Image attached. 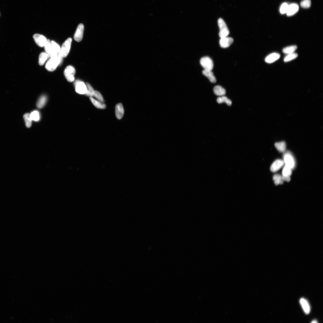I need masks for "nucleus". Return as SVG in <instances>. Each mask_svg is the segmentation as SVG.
Wrapping results in <instances>:
<instances>
[{"label": "nucleus", "instance_id": "nucleus-1", "mask_svg": "<svg viewBox=\"0 0 323 323\" xmlns=\"http://www.w3.org/2000/svg\"><path fill=\"white\" fill-rule=\"evenodd\" d=\"M62 58L60 55V52L57 56L51 58L46 64L45 66L46 69L50 71H52L55 70L61 62Z\"/></svg>", "mask_w": 323, "mask_h": 323}, {"label": "nucleus", "instance_id": "nucleus-2", "mask_svg": "<svg viewBox=\"0 0 323 323\" xmlns=\"http://www.w3.org/2000/svg\"><path fill=\"white\" fill-rule=\"evenodd\" d=\"M71 42V39L69 38L63 44L60 52V55L62 58H66L68 55L70 51Z\"/></svg>", "mask_w": 323, "mask_h": 323}, {"label": "nucleus", "instance_id": "nucleus-3", "mask_svg": "<svg viewBox=\"0 0 323 323\" xmlns=\"http://www.w3.org/2000/svg\"><path fill=\"white\" fill-rule=\"evenodd\" d=\"M218 24L220 30L219 37L221 38L227 37L229 34V31L225 22L220 18L218 20Z\"/></svg>", "mask_w": 323, "mask_h": 323}, {"label": "nucleus", "instance_id": "nucleus-4", "mask_svg": "<svg viewBox=\"0 0 323 323\" xmlns=\"http://www.w3.org/2000/svg\"><path fill=\"white\" fill-rule=\"evenodd\" d=\"M75 73V68L71 66H67L64 71V76L68 81L69 82H72L74 81Z\"/></svg>", "mask_w": 323, "mask_h": 323}, {"label": "nucleus", "instance_id": "nucleus-5", "mask_svg": "<svg viewBox=\"0 0 323 323\" xmlns=\"http://www.w3.org/2000/svg\"><path fill=\"white\" fill-rule=\"evenodd\" d=\"M200 64L204 70L212 71L213 68V63L212 59L208 57L202 58L200 60Z\"/></svg>", "mask_w": 323, "mask_h": 323}, {"label": "nucleus", "instance_id": "nucleus-6", "mask_svg": "<svg viewBox=\"0 0 323 323\" xmlns=\"http://www.w3.org/2000/svg\"><path fill=\"white\" fill-rule=\"evenodd\" d=\"M35 42L39 46L44 47L46 44L47 39L44 36L39 34H35L33 36Z\"/></svg>", "mask_w": 323, "mask_h": 323}, {"label": "nucleus", "instance_id": "nucleus-7", "mask_svg": "<svg viewBox=\"0 0 323 323\" xmlns=\"http://www.w3.org/2000/svg\"><path fill=\"white\" fill-rule=\"evenodd\" d=\"M284 156V162L285 166L292 169L294 167L295 162L292 156L289 152H287Z\"/></svg>", "mask_w": 323, "mask_h": 323}, {"label": "nucleus", "instance_id": "nucleus-8", "mask_svg": "<svg viewBox=\"0 0 323 323\" xmlns=\"http://www.w3.org/2000/svg\"><path fill=\"white\" fill-rule=\"evenodd\" d=\"M84 26L82 24H79L74 35V39L78 42L81 41L83 38Z\"/></svg>", "mask_w": 323, "mask_h": 323}, {"label": "nucleus", "instance_id": "nucleus-9", "mask_svg": "<svg viewBox=\"0 0 323 323\" xmlns=\"http://www.w3.org/2000/svg\"><path fill=\"white\" fill-rule=\"evenodd\" d=\"M76 89V92L80 94H85L87 91V87L84 83L78 81L75 83Z\"/></svg>", "mask_w": 323, "mask_h": 323}, {"label": "nucleus", "instance_id": "nucleus-10", "mask_svg": "<svg viewBox=\"0 0 323 323\" xmlns=\"http://www.w3.org/2000/svg\"><path fill=\"white\" fill-rule=\"evenodd\" d=\"M233 41L234 40L231 38L226 37L221 38L220 41V45L222 48H227L229 47Z\"/></svg>", "mask_w": 323, "mask_h": 323}, {"label": "nucleus", "instance_id": "nucleus-11", "mask_svg": "<svg viewBox=\"0 0 323 323\" xmlns=\"http://www.w3.org/2000/svg\"><path fill=\"white\" fill-rule=\"evenodd\" d=\"M284 161L282 160L278 159L275 161L272 165L271 170L273 172L279 171L284 164Z\"/></svg>", "mask_w": 323, "mask_h": 323}, {"label": "nucleus", "instance_id": "nucleus-12", "mask_svg": "<svg viewBox=\"0 0 323 323\" xmlns=\"http://www.w3.org/2000/svg\"><path fill=\"white\" fill-rule=\"evenodd\" d=\"M280 57L279 54L273 53L268 56L265 59V61L268 63H273L278 60Z\"/></svg>", "mask_w": 323, "mask_h": 323}, {"label": "nucleus", "instance_id": "nucleus-13", "mask_svg": "<svg viewBox=\"0 0 323 323\" xmlns=\"http://www.w3.org/2000/svg\"><path fill=\"white\" fill-rule=\"evenodd\" d=\"M52 53L50 56V57L52 58L57 56L60 52L61 48L55 42L52 41L51 42Z\"/></svg>", "mask_w": 323, "mask_h": 323}, {"label": "nucleus", "instance_id": "nucleus-14", "mask_svg": "<svg viewBox=\"0 0 323 323\" xmlns=\"http://www.w3.org/2000/svg\"><path fill=\"white\" fill-rule=\"evenodd\" d=\"M300 302L304 313L306 314H309L311 311V308L308 301L302 298L300 299Z\"/></svg>", "mask_w": 323, "mask_h": 323}, {"label": "nucleus", "instance_id": "nucleus-15", "mask_svg": "<svg viewBox=\"0 0 323 323\" xmlns=\"http://www.w3.org/2000/svg\"><path fill=\"white\" fill-rule=\"evenodd\" d=\"M116 115V118L119 119H121L123 117L124 113V111L122 104L119 103L117 104L115 108Z\"/></svg>", "mask_w": 323, "mask_h": 323}, {"label": "nucleus", "instance_id": "nucleus-16", "mask_svg": "<svg viewBox=\"0 0 323 323\" xmlns=\"http://www.w3.org/2000/svg\"><path fill=\"white\" fill-rule=\"evenodd\" d=\"M299 7L296 4H292L289 5L288 11L287 12V15L290 16L294 14L298 11Z\"/></svg>", "mask_w": 323, "mask_h": 323}, {"label": "nucleus", "instance_id": "nucleus-17", "mask_svg": "<svg viewBox=\"0 0 323 323\" xmlns=\"http://www.w3.org/2000/svg\"><path fill=\"white\" fill-rule=\"evenodd\" d=\"M213 91L215 95L219 96H224L226 93L225 89L219 85L215 86L214 88Z\"/></svg>", "mask_w": 323, "mask_h": 323}, {"label": "nucleus", "instance_id": "nucleus-18", "mask_svg": "<svg viewBox=\"0 0 323 323\" xmlns=\"http://www.w3.org/2000/svg\"><path fill=\"white\" fill-rule=\"evenodd\" d=\"M203 74L207 77L212 83H216L217 80L211 71L204 70L202 71Z\"/></svg>", "mask_w": 323, "mask_h": 323}, {"label": "nucleus", "instance_id": "nucleus-19", "mask_svg": "<svg viewBox=\"0 0 323 323\" xmlns=\"http://www.w3.org/2000/svg\"><path fill=\"white\" fill-rule=\"evenodd\" d=\"M50 57V56L46 52L41 53L39 58V64L40 66L43 65L46 61Z\"/></svg>", "mask_w": 323, "mask_h": 323}, {"label": "nucleus", "instance_id": "nucleus-20", "mask_svg": "<svg viewBox=\"0 0 323 323\" xmlns=\"http://www.w3.org/2000/svg\"><path fill=\"white\" fill-rule=\"evenodd\" d=\"M90 99L94 106L99 109H105L106 108V105L98 101L92 97H90Z\"/></svg>", "mask_w": 323, "mask_h": 323}, {"label": "nucleus", "instance_id": "nucleus-21", "mask_svg": "<svg viewBox=\"0 0 323 323\" xmlns=\"http://www.w3.org/2000/svg\"><path fill=\"white\" fill-rule=\"evenodd\" d=\"M275 146L277 149L280 152H285L286 149V143L284 141L276 142Z\"/></svg>", "mask_w": 323, "mask_h": 323}, {"label": "nucleus", "instance_id": "nucleus-22", "mask_svg": "<svg viewBox=\"0 0 323 323\" xmlns=\"http://www.w3.org/2000/svg\"><path fill=\"white\" fill-rule=\"evenodd\" d=\"M47 100V98L46 96L43 95L39 99L37 103V106L39 109H41L45 105Z\"/></svg>", "mask_w": 323, "mask_h": 323}, {"label": "nucleus", "instance_id": "nucleus-23", "mask_svg": "<svg viewBox=\"0 0 323 323\" xmlns=\"http://www.w3.org/2000/svg\"><path fill=\"white\" fill-rule=\"evenodd\" d=\"M273 179L274 181V184L276 185L282 184L283 183L284 181L282 179V176L279 174H277L274 175L273 176Z\"/></svg>", "mask_w": 323, "mask_h": 323}, {"label": "nucleus", "instance_id": "nucleus-24", "mask_svg": "<svg viewBox=\"0 0 323 323\" xmlns=\"http://www.w3.org/2000/svg\"><path fill=\"white\" fill-rule=\"evenodd\" d=\"M297 49V46H291L284 48L283 49V52L285 54H288L294 52Z\"/></svg>", "mask_w": 323, "mask_h": 323}, {"label": "nucleus", "instance_id": "nucleus-25", "mask_svg": "<svg viewBox=\"0 0 323 323\" xmlns=\"http://www.w3.org/2000/svg\"><path fill=\"white\" fill-rule=\"evenodd\" d=\"M24 118L26 127L27 128H30L31 126L32 120L30 116V114L29 113L25 114L24 115Z\"/></svg>", "mask_w": 323, "mask_h": 323}, {"label": "nucleus", "instance_id": "nucleus-26", "mask_svg": "<svg viewBox=\"0 0 323 323\" xmlns=\"http://www.w3.org/2000/svg\"><path fill=\"white\" fill-rule=\"evenodd\" d=\"M217 101L219 104H221L224 102L229 106H231L232 104V102L231 100L228 99L227 97L224 96L218 98Z\"/></svg>", "mask_w": 323, "mask_h": 323}, {"label": "nucleus", "instance_id": "nucleus-27", "mask_svg": "<svg viewBox=\"0 0 323 323\" xmlns=\"http://www.w3.org/2000/svg\"><path fill=\"white\" fill-rule=\"evenodd\" d=\"M298 56L297 53L294 52L287 54L284 58V62H288L297 58Z\"/></svg>", "mask_w": 323, "mask_h": 323}, {"label": "nucleus", "instance_id": "nucleus-28", "mask_svg": "<svg viewBox=\"0 0 323 323\" xmlns=\"http://www.w3.org/2000/svg\"><path fill=\"white\" fill-rule=\"evenodd\" d=\"M44 47L46 52L50 56L51 55L52 53V48L51 42L49 39H47L46 43Z\"/></svg>", "mask_w": 323, "mask_h": 323}, {"label": "nucleus", "instance_id": "nucleus-29", "mask_svg": "<svg viewBox=\"0 0 323 323\" xmlns=\"http://www.w3.org/2000/svg\"><path fill=\"white\" fill-rule=\"evenodd\" d=\"M291 169L285 166L282 171V176L287 177H290L292 174Z\"/></svg>", "mask_w": 323, "mask_h": 323}, {"label": "nucleus", "instance_id": "nucleus-30", "mask_svg": "<svg viewBox=\"0 0 323 323\" xmlns=\"http://www.w3.org/2000/svg\"><path fill=\"white\" fill-rule=\"evenodd\" d=\"M30 114L32 120L35 121H38L40 119V115L38 111H34Z\"/></svg>", "mask_w": 323, "mask_h": 323}, {"label": "nucleus", "instance_id": "nucleus-31", "mask_svg": "<svg viewBox=\"0 0 323 323\" xmlns=\"http://www.w3.org/2000/svg\"><path fill=\"white\" fill-rule=\"evenodd\" d=\"M311 0H303L300 4L301 7L304 9L309 8L311 6Z\"/></svg>", "mask_w": 323, "mask_h": 323}, {"label": "nucleus", "instance_id": "nucleus-32", "mask_svg": "<svg viewBox=\"0 0 323 323\" xmlns=\"http://www.w3.org/2000/svg\"><path fill=\"white\" fill-rule=\"evenodd\" d=\"M93 96L96 98L99 101L103 103L104 102L103 98L101 94L99 92L94 91L93 93Z\"/></svg>", "mask_w": 323, "mask_h": 323}, {"label": "nucleus", "instance_id": "nucleus-33", "mask_svg": "<svg viewBox=\"0 0 323 323\" xmlns=\"http://www.w3.org/2000/svg\"><path fill=\"white\" fill-rule=\"evenodd\" d=\"M289 5L287 3L283 4L281 6L280 8V12L281 14H283L286 13L288 9Z\"/></svg>", "mask_w": 323, "mask_h": 323}, {"label": "nucleus", "instance_id": "nucleus-34", "mask_svg": "<svg viewBox=\"0 0 323 323\" xmlns=\"http://www.w3.org/2000/svg\"><path fill=\"white\" fill-rule=\"evenodd\" d=\"M282 176L284 181H285L288 182H289L290 181L291 178L290 177H285L282 175Z\"/></svg>", "mask_w": 323, "mask_h": 323}, {"label": "nucleus", "instance_id": "nucleus-35", "mask_svg": "<svg viewBox=\"0 0 323 323\" xmlns=\"http://www.w3.org/2000/svg\"><path fill=\"white\" fill-rule=\"evenodd\" d=\"M85 94L88 96H90L91 97H92L93 96L92 93L89 91L87 89L86 92Z\"/></svg>", "mask_w": 323, "mask_h": 323}, {"label": "nucleus", "instance_id": "nucleus-36", "mask_svg": "<svg viewBox=\"0 0 323 323\" xmlns=\"http://www.w3.org/2000/svg\"><path fill=\"white\" fill-rule=\"evenodd\" d=\"M311 322L312 323H317L318 322L316 320H314L313 321Z\"/></svg>", "mask_w": 323, "mask_h": 323}]
</instances>
